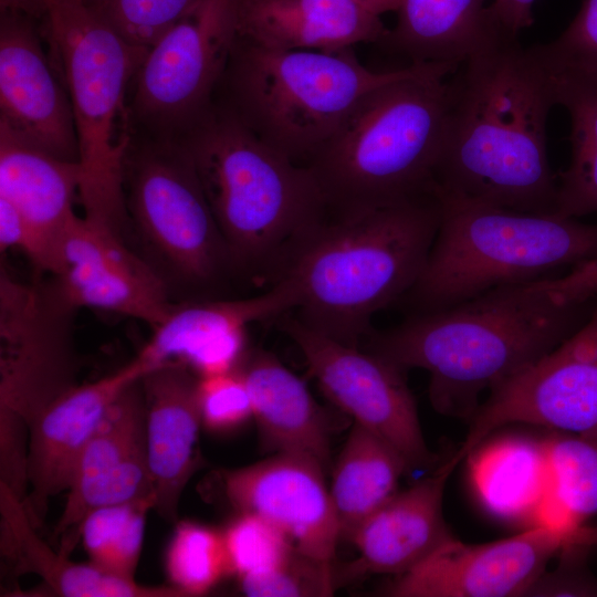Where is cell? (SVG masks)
I'll return each mask as SVG.
<instances>
[{
	"label": "cell",
	"instance_id": "6da1fadb",
	"mask_svg": "<svg viewBox=\"0 0 597 597\" xmlns=\"http://www.w3.org/2000/svg\"><path fill=\"white\" fill-rule=\"evenodd\" d=\"M504 34L448 80L434 192L528 213H555L558 181L547 153L555 105L533 48Z\"/></svg>",
	"mask_w": 597,
	"mask_h": 597
},
{
	"label": "cell",
	"instance_id": "7a4b0ae2",
	"mask_svg": "<svg viewBox=\"0 0 597 597\" xmlns=\"http://www.w3.org/2000/svg\"><path fill=\"white\" fill-rule=\"evenodd\" d=\"M595 298L561 302L545 279L503 285L446 308L412 313L387 331L370 332L364 348L404 371H428L432 407L470 420L482 392L557 347L587 320Z\"/></svg>",
	"mask_w": 597,
	"mask_h": 597
},
{
	"label": "cell",
	"instance_id": "3957f363",
	"mask_svg": "<svg viewBox=\"0 0 597 597\" xmlns=\"http://www.w3.org/2000/svg\"><path fill=\"white\" fill-rule=\"evenodd\" d=\"M439 221L436 193L336 214L312 232L276 280L292 287L300 321L359 346L373 315L418 281Z\"/></svg>",
	"mask_w": 597,
	"mask_h": 597
},
{
	"label": "cell",
	"instance_id": "277c9868",
	"mask_svg": "<svg viewBox=\"0 0 597 597\" xmlns=\"http://www.w3.org/2000/svg\"><path fill=\"white\" fill-rule=\"evenodd\" d=\"M228 247L235 273L284 270L327 219L322 189L306 165L261 140L218 104L179 138Z\"/></svg>",
	"mask_w": 597,
	"mask_h": 597
},
{
	"label": "cell",
	"instance_id": "5b68a950",
	"mask_svg": "<svg viewBox=\"0 0 597 597\" xmlns=\"http://www.w3.org/2000/svg\"><path fill=\"white\" fill-rule=\"evenodd\" d=\"M446 63L368 94L306 166L336 214L434 193L448 116Z\"/></svg>",
	"mask_w": 597,
	"mask_h": 597
},
{
	"label": "cell",
	"instance_id": "8992f818",
	"mask_svg": "<svg viewBox=\"0 0 597 597\" xmlns=\"http://www.w3.org/2000/svg\"><path fill=\"white\" fill-rule=\"evenodd\" d=\"M437 195V193H436ZM439 227L404 296L412 313L446 308L492 289L554 277L597 258V224L437 195Z\"/></svg>",
	"mask_w": 597,
	"mask_h": 597
},
{
	"label": "cell",
	"instance_id": "52a82bcc",
	"mask_svg": "<svg viewBox=\"0 0 597 597\" xmlns=\"http://www.w3.org/2000/svg\"><path fill=\"white\" fill-rule=\"evenodd\" d=\"M416 66L373 71L353 48L274 50L238 36L214 103L270 147L306 165L368 94Z\"/></svg>",
	"mask_w": 597,
	"mask_h": 597
},
{
	"label": "cell",
	"instance_id": "ba28073f",
	"mask_svg": "<svg viewBox=\"0 0 597 597\" xmlns=\"http://www.w3.org/2000/svg\"><path fill=\"white\" fill-rule=\"evenodd\" d=\"M43 21L71 98L84 217L123 235L124 161L135 134L126 94L148 50L127 42L87 0H53Z\"/></svg>",
	"mask_w": 597,
	"mask_h": 597
},
{
	"label": "cell",
	"instance_id": "9c48e42d",
	"mask_svg": "<svg viewBox=\"0 0 597 597\" xmlns=\"http://www.w3.org/2000/svg\"><path fill=\"white\" fill-rule=\"evenodd\" d=\"M127 220L170 284L195 293L235 273L191 157L179 138L134 134L124 161Z\"/></svg>",
	"mask_w": 597,
	"mask_h": 597
},
{
	"label": "cell",
	"instance_id": "30bf717a",
	"mask_svg": "<svg viewBox=\"0 0 597 597\" xmlns=\"http://www.w3.org/2000/svg\"><path fill=\"white\" fill-rule=\"evenodd\" d=\"M59 281L23 282L0 268V443L28 441L33 416L77 385L75 311Z\"/></svg>",
	"mask_w": 597,
	"mask_h": 597
},
{
	"label": "cell",
	"instance_id": "8fae6325",
	"mask_svg": "<svg viewBox=\"0 0 597 597\" xmlns=\"http://www.w3.org/2000/svg\"><path fill=\"white\" fill-rule=\"evenodd\" d=\"M243 0H198L147 52L134 78L133 125L181 138L211 109Z\"/></svg>",
	"mask_w": 597,
	"mask_h": 597
},
{
	"label": "cell",
	"instance_id": "7c38bea8",
	"mask_svg": "<svg viewBox=\"0 0 597 597\" xmlns=\"http://www.w3.org/2000/svg\"><path fill=\"white\" fill-rule=\"evenodd\" d=\"M451 470L499 428L526 423L597 438V297L587 320L542 358L490 390L472 416Z\"/></svg>",
	"mask_w": 597,
	"mask_h": 597
},
{
	"label": "cell",
	"instance_id": "4fadbf2b",
	"mask_svg": "<svg viewBox=\"0 0 597 597\" xmlns=\"http://www.w3.org/2000/svg\"><path fill=\"white\" fill-rule=\"evenodd\" d=\"M283 331L300 348L310 374L339 409L386 441L404 460L408 472L432 467L417 405L404 370L380 357L329 337L289 317Z\"/></svg>",
	"mask_w": 597,
	"mask_h": 597
},
{
	"label": "cell",
	"instance_id": "5bb4252c",
	"mask_svg": "<svg viewBox=\"0 0 597 597\" xmlns=\"http://www.w3.org/2000/svg\"><path fill=\"white\" fill-rule=\"evenodd\" d=\"M155 499L146 441L142 378L106 410L76 462L64 510L53 530L56 549L70 556L85 517L96 509Z\"/></svg>",
	"mask_w": 597,
	"mask_h": 597
},
{
	"label": "cell",
	"instance_id": "9a60e30c",
	"mask_svg": "<svg viewBox=\"0 0 597 597\" xmlns=\"http://www.w3.org/2000/svg\"><path fill=\"white\" fill-rule=\"evenodd\" d=\"M575 530L532 526L514 536L483 544H465L454 538L418 566L395 576L379 595L523 597Z\"/></svg>",
	"mask_w": 597,
	"mask_h": 597
},
{
	"label": "cell",
	"instance_id": "2e32d148",
	"mask_svg": "<svg viewBox=\"0 0 597 597\" xmlns=\"http://www.w3.org/2000/svg\"><path fill=\"white\" fill-rule=\"evenodd\" d=\"M77 308L117 313L158 326L175 307L155 269L125 243L122 234L76 216L60 248L53 275Z\"/></svg>",
	"mask_w": 597,
	"mask_h": 597
},
{
	"label": "cell",
	"instance_id": "e0dca14e",
	"mask_svg": "<svg viewBox=\"0 0 597 597\" xmlns=\"http://www.w3.org/2000/svg\"><path fill=\"white\" fill-rule=\"evenodd\" d=\"M35 19H0V128L66 160L78 161L71 98L44 51Z\"/></svg>",
	"mask_w": 597,
	"mask_h": 597
},
{
	"label": "cell",
	"instance_id": "ac0fdd59",
	"mask_svg": "<svg viewBox=\"0 0 597 597\" xmlns=\"http://www.w3.org/2000/svg\"><path fill=\"white\" fill-rule=\"evenodd\" d=\"M324 470L308 458L276 453L244 468L221 471L219 485L238 513L266 519L300 552L333 563L342 532Z\"/></svg>",
	"mask_w": 597,
	"mask_h": 597
},
{
	"label": "cell",
	"instance_id": "d6986e66",
	"mask_svg": "<svg viewBox=\"0 0 597 597\" xmlns=\"http://www.w3.org/2000/svg\"><path fill=\"white\" fill-rule=\"evenodd\" d=\"M294 307L293 290L283 280L251 297L182 302L153 328L138 355L155 367L180 362L198 377L232 371L249 352L248 327Z\"/></svg>",
	"mask_w": 597,
	"mask_h": 597
},
{
	"label": "cell",
	"instance_id": "ffe728a7",
	"mask_svg": "<svg viewBox=\"0 0 597 597\" xmlns=\"http://www.w3.org/2000/svg\"><path fill=\"white\" fill-rule=\"evenodd\" d=\"M154 368L137 355L98 380L73 386L33 416L28 427V495L23 504L38 530L49 500L69 489L78 457L108 407Z\"/></svg>",
	"mask_w": 597,
	"mask_h": 597
},
{
	"label": "cell",
	"instance_id": "44dd1931",
	"mask_svg": "<svg viewBox=\"0 0 597 597\" xmlns=\"http://www.w3.org/2000/svg\"><path fill=\"white\" fill-rule=\"evenodd\" d=\"M195 375L185 364L168 362L142 377L154 510L170 523L178 522L182 492L202 462L198 448L202 425L199 377Z\"/></svg>",
	"mask_w": 597,
	"mask_h": 597
},
{
	"label": "cell",
	"instance_id": "7402d4cb",
	"mask_svg": "<svg viewBox=\"0 0 597 597\" xmlns=\"http://www.w3.org/2000/svg\"><path fill=\"white\" fill-rule=\"evenodd\" d=\"M82 169L0 128V198L28 223L39 249L36 269L55 275L65 232L77 216Z\"/></svg>",
	"mask_w": 597,
	"mask_h": 597
},
{
	"label": "cell",
	"instance_id": "603a6c76",
	"mask_svg": "<svg viewBox=\"0 0 597 597\" xmlns=\"http://www.w3.org/2000/svg\"><path fill=\"white\" fill-rule=\"evenodd\" d=\"M453 471L442 464L428 478L396 492L353 533L349 541L359 559L357 573L399 576L454 540L442 510L443 493Z\"/></svg>",
	"mask_w": 597,
	"mask_h": 597
},
{
	"label": "cell",
	"instance_id": "cb8c5ba5",
	"mask_svg": "<svg viewBox=\"0 0 597 597\" xmlns=\"http://www.w3.org/2000/svg\"><path fill=\"white\" fill-rule=\"evenodd\" d=\"M238 33L274 50L335 51L384 41L388 29L354 0H243Z\"/></svg>",
	"mask_w": 597,
	"mask_h": 597
},
{
	"label": "cell",
	"instance_id": "d4e9b609",
	"mask_svg": "<svg viewBox=\"0 0 597 597\" xmlns=\"http://www.w3.org/2000/svg\"><path fill=\"white\" fill-rule=\"evenodd\" d=\"M239 370L249 387L264 449L329 463V420L306 384L272 353L248 352Z\"/></svg>",
	"mask_w": 597,
	"mask_h": 597
},
{
	"label": "cell",
	"instance_id": "484cf974",
	"mask_svg": "<svg viewBox=\"0 0 597 597\" xmlns=\"http://www.w3.org/2000/svg\"><path fill=\"white\" fill-rule=\"evenodd\" d=\"M0 547L15 576L34 574L56 596L186 597L175 586H145L93 563H74L39 535L23 501L0 481Z\"/></svg>",
	"mask_w": 597,
	"mask_h": 597
},
{
	"label": "cell",
	"instance_id": "4316f807",
	"mask_svg": "<svg viewBox=\"0 0 597 597\" xmlns=\"http://www.w3.org/2000/svg\"><path fill=\"white\" fill-rule=\"evenodd\" d=\"M396 13L383 42L416 64L460 66L506 34L490 11V0H401Z\"/></svg>",
	"mask_w": 597,
	"mask_h": 597
},
{
	"label": "cell",
	"instance_id": "83f0119b",
	"mask_svg": "<svg viewBox=\"0 0 597 597\" xmlns=\"http://www.w3.org/2000/svg\"><path fill=\"white\" fill-rule=\"evenodd\" d=\"M470 480L484 509L504 521L533 522L552 486L543 440L506 437L472 451Z\"/></svg>",
	"mask_w": 597,
	"mask_h": 597
},
{
	"label": "cell",
	"instance_id": "f1b7e54d",
	"mask_svg": "<svg viewBox=\"0 0 597 597\" xmlns=\"http://www.w3.org/2000/svg\"><path fill=\"white\" fill-rule=\"evenodd\" d=\"M555 105L570 117L572 156L561 172L555 213L578 219L597 213V74L558 66L543 59Z\"/></svg>",
	"mask_w": 597,
	"mask_h": 597
},
{
	"label": "cell",
	"instance_id": "f546056e",
	"mask_svg": "<svg viewBox=\"0 0 597 597\" xmlns=\"http://www.w3.org/2000/svg\"><path fill=\"white\" fill-rule=\"evenodd\" d=\"M406 472L404 460L386 441L355 423L334 467L329 490L342 536L349 540L397 492Z\"/></svg>",
	"mask_w": 597,
	"mask_h": 597
},
{
	"label": "cell",
	"instance_id": "4dcf8cb0",
	"mask_svg": "<svg viewBox=\"0 0 597 597\" xmlns=\"http://www.w3.org/2000/svg\"><path fill=\"white\" fill-rule=\"evenodd\" d=\"M155 499L107 505L91 512L84 520L80 541L96 566L134 578L139 561L146 517Z\"/></svg>",
	"mask_w": 597,
	"mask_h": 597
},
{
	"label": "cell",
	"instance_id": "1f68e13d",
	"mask_svg": "<svg viewBox=\"0 0 597 597\" xmlns=\"http://www.w3.org/2000/svg\"><path fill=\"white\" fill-rule=\"evenodd\" d=\"M543 442L551 492L579 527L597 515V438L553 431Z\"/></svg>",
	"mask_w": 597,
	"mask_h": 597
},
{
	"label": "cell",
	"instance_id": "d6a6232c",
	"mask_svg": "<svg viewBox=\"0 0 597 597\" xmlns=\"http://www.w3.org/2000/svg\"><path fill=\"white\" fill-rule=\"evenodd\" d=\"M165 565L172 586L186 596L208 593L230 574L222 532L190 521L178 522Z\"/></svg>",
	"mask_w": 597,
	"mask_h": 597
},
{
	"label": "cell",
	"instance_id": "836d02e7",
	"mask_svg": "<svg viewBox=\"0 0 597 597\" xmlns=\"http://www.w3.org/2000/svg\"><path fill=\"white\" fill-rule=\"evenodd\" d=\"M222 534L230 574L239 580L273 569L295 547L281 528L253 513H239Z\"/></svg>",
	"mask_w": 597,
	"mask_h": 597
},
{
	"label": "cell",
	"instance_id": "e575fe53",
	"mask_svg": "<svg viewBox=\"0 0 597 597\" xmlns=\"http://www.w3.org/2000/svg\"><path fill=\"white\" fill-rule=\"evenodd\" d=\"M242 591L252 597L332 596L337 585L333 563L315 559L294 547L273 569L240 579Z\"/></svg>",
	"mask_w": 597,
	"mask_h": 597
},
{
	"label": "cell",
	"instance_id": "d590c367",
	"mask_svg": "<svg viewBox=\"0 0 597 597\" xmlns=\"http://www.w3.org/2000/svg\"><path fill=\"white\" fill-rule=\"evenodd\" d=\"M130 44L149 50L198 0H87Z\"/></svg>",
	"mask_w": 597,
	"mask_h": 597
},
{
	"label": "cell",
	"instance_id": "8d00e7d4",
	"mask_svg": "<svg viewBox=\"0 0 597 597\" xmlns=\"http://www.w3.org/2000/svg\"><path fill=\"white\" fill-rule=\"evenodd\" d=\"M197 394L201 422L212 432L233 431L253 417L250 390L239 368L199 377Z\"/></svg>",
	"mask_w": 597,
	"mask_h": 597
},
{
	"label": "cell",
	"instance_id": "74e56055",
	"mask_svg": "<svg viewBox=\"0 0 597 597\" xmlns=\"http://www.w3.org/2000/svg\"><path fill=\"white\" fill-rule=\"evenodd\" d=\"M534 46L552 64L597 74V0H584L556 40Z\"/></svg>",
	"mask_w": 597,
	"mask_h": 597
},
{
	"label": "cell",
	"instance_id": "f35d334b",
	"mask_svg": "<svg viewBox=\"0 0 597 597\" xmlns=\"http://www.w3.org/2000/svg\"><path fill=\"white\" fill-rule=\"evenodd\" d=\"M591 548L570 538L558 553V565L545 569L530 586L524 596L536 597H597V578L587 566Z\"/></svg>",
	"mask_w": 597,
	"mask_h": 597
},
{
	"label": "cell",
	"instance_id": "ab89813d",
	"mask_svg": "<svg viewBox=\"0 0 597 597\" xmlns=\"http://www.w3.org/2000/svg\"><path fill=\"white\" fill-rule=\"evenodd\" d=\"M545 284L554 297L564 303L597 297V258L570 269L566 274L545 279Z\"/></svg>",
	"mask_w": 597,
	"mask_h": 597
},
{
	"label": "cell",
	"instance_id": "60d3db41",
	"mask_svg": "<svg viewBox=\"0 0 597 597\" xmlns=\"http://www.w3.org/2000/svg\"><path fill=\"white\" fill-rule=\"evenodd\" d=\"M0 250H18L36 266L39 249L24 219L7 200L0 198Z\"/></svg>",
	"mask_w": 597,
	"mask_h": 597
},
{
	"label": "cell",
	"instance_id": "b9f144b4",
	"mask_svg": "<svg viewBox=\"0 0 597 597\" xmlns=\"http://www.w3.org/2000/svg\"><path fill=\"white\" fill-rule=\"evenodd\" d=\"M536 0H490V11L506 34L517 36L533 23V6Z\"/></svg>",
	"mask_w": 597,
	"mask_h": 597
},
{
	"label": "cell",
	"instance_id": "7bdbcfd3",
	"mask_svg": "<svg viewBox=\"0 0 597 597\" xmlns=\"http://www.w3.org/2000/svg\"><path fill=\"white\" fill-rule=\"evenodd\" d=\"M49 7V0H0L1 13H18L35 20L43 19Z\"/></svg>",
	"mask_w": 597,
	"mask_h": 597
},
{
	"label": "cell",
	"instance_id": "ee69618b",
	"mask_svg": "<svg viewBox=\"0 0 597 597\" xmlns=\"http://www.w3.org/2000/svg\"><path fill=\"white\" fill-rule=\"evenodd\" d=\"M368 11L381 17L387 12H397L401 0H354Z\"/></svg>",
	"mask_w": 597,
	"mask_h": 597
},
{
	"label": "cell",
	"instance_id": "f6af8a7d",
	"mask_svg": "<svg viewBox=\"0 0 597 597\" xmlns=\"http://www.w3.org/2000/svg\"><path fill=\"white\" fill-rule=\"evenodd\" d=\"M572 541H574L575 543L585 545L591 549L596 548L597 547V524L595 525L584 524L577 527L572 535Z\"/></svg>",
	"mask_w": 597,
	"mask_h": 597
},
{
	"label": "cell",
	"instance_id": "bcb514c9",
	"mask_svg": "<svg viewBox=\"0 0 597 597\" xmlns=\"http://www.w3.org/2000/svg\"><path fill=\"white\" fill-rule=\"evenodd\" d=\"M49 1H50V6H51V3H52L53 0H49Z\"/></svg>",
	"mask_w": 597,
	"mask_h": 597
}]
</instances>
